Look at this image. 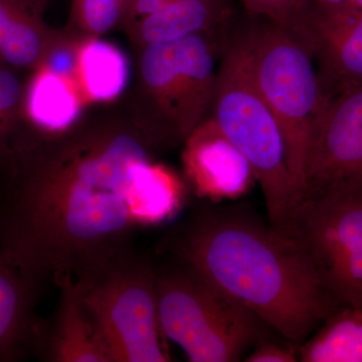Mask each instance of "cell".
<instances>
[{
    "label": "cell",
    "instance_id": "19",
    "mask_svg": "<svg viewBox=\"0 0 362 362\" xmlns=\"http://www.w3.org/2000/svg\"><path fill=\"white\" fill-rule=\"evenodd\" d=\"M132 0H71L64 30L78 39L101 37L122 28Z\"/></svg>",
    "mask_w": 362,
    "mask_h": 362
},
{
    "label": "cell",
    "instance_id": "12",
    "mask_svg": "<svg viewBox=\"0 0 362 362\" xmlns=\"http://www.w3.org/2000/svg\"><path fill=\"white\" fill-rule=\"evenodd\" d=\"M59 288V303L52 318L42 320L35 354L51 362H111L77 284L68 281Z\"/></svg>",
    "mask_w": 362,
    "mask_h": 362
},
{
    "label": "cell",
    "instance_id": "2",
    "mask_svg": "<svg viewBox=\"0 0 362 362\" xmlns=\"http://www.w3.org/2000/svg\"><path fill=\"white\" fill-rule=\"evenodd\" d=\"M161 249L296 345L342 307L301 249L247 204H199Z\"/></svg>",
    "mask_w": 362,
    "mask_h": 362
},
{
    "label": "cell",
    "instance_id": "8",
    "mask_svg": "<svg viewBox=\"0 0 362 362\" xmlns=\"http://www.w3.org/2000/svg\"><path fill=\"white\" fill-rule=\"evenodd\" d=\"M274 228L301 249L338 303L362 310V192L304 197Z\"/></svg>",
    "mask_w": 362,
    "mask_h": 362
},
{
    "label": "cell",
    "instance_id": "1",
    "mask_svg": "<svg viewBox=\"0 0 362 362\" xmlns=\"http://www.w3.org/2000/svg\"><path fill=\"white\" fill-rule=\"evenodd\" d=\"M158 150L134 114L82 118L51 136L21 132L4 169L0 247L58 287L129 254L136 230L185 204L180 176L154 161Z\"/></svg>",
    "mask_w": 362,
    "mask_h": 362
},
{
    "label": "cell",
    "instance_id": "10",
    "mask_svg": "<svg viewBox=\"0 0 362 362\" xmlns=\"http://www.w3.org/2000/svg\"><path fill=\"white\" fill-rule=\"evenodd\" d=\"M296 30L308 40L324 96L362 85V11L309 7Z\"/></svg>",
    "mask_w": 362,
    "mask_h": 362
},
{
    "label": "cell",
    "instance_id": "16",
    "mask_svg": "<svg viewBox=\"0 0 362 362\" xmlns=\"http://www.w3.org/2000/svg\"><path fill=\"white\" fill-rule=\"evenodd\" d=\"M37 0H0V65L32 71L42 62L58 30L45 21Z\"/></svg>",
    "mask_w": 362,
    "mask_h": 362
},
{
    "label": "cell",
    "instance_id": "9",
    "mask_svg": "<svg viewBox=\"0 0 362 362\" xmlns=\"http://www.w3.org/2000/svg\"><path fill=\"white\" fill-rule=\"evenodd\" d=\"M333 192H362V85L327 98L309 133L302 199Z\"/></svg>",
    "mask_w": 362,
    "mask_h": 362
},
{
    "label": "cell",
    "instance_id": "20",
    "mask_svg": "<svg viewBox=\"0 0 362 362\" xmlns=\"http://www.w3.org/2000/svg\"><path fill=\"white\" fill-rule=\"evenodd\" d=\"M250 16L295 28L310 7L309 0H237Z\"/></svg>",
    "mask_w": 362,
    "mask_h": 362
},
{
    "label": "cell",
    "instance_id": "18",
    "mask_svg": "<svg viewBox=\"0 0 362 362\" xmlns=\"http://www.w3.org/2000/svg\"><path fill=\"white\" fill-rule=\"evenodd\" d=\"M302 362H362V310L342 306L298 347Z\"/></svg>",
    "mask_w": 362,
    "mask_h": 362
},
{
    "label": "cell",
    "instance_id": "25",
    "mask_svg": "<svg viewBox=\"0 0 362 362\" xmlns=\"http://www.w3.org/2000/svg\"><path fill=\"white\" fill-rule=\"evenodd\" d=\"M346 7L352 11H362V0H349Z\"/></svg>",
    "mask_w": 362,
    "mask_h": 362
},
{
    "label": "cell",
    "instance_id": "23",
    "mask_svg": "<svg viewBox=\"0 0 362 362\" xmlns=\"http://www.w3.org/2000/svg\"><path fill=\"white\" fill-rule=\"evenodd\" d=\"M169 1L170 0H132L129 11L121 28L124 32H127L139 18L158 11Z\"/></svg>",
    "mask_w": 362,
    "mask_h": 362
},
{
    "label": "cell",
    "instance_id": "21",
    "mask_svg": "<svg viewBox=\"0 0 362 362\" xmlns=\"http://www.w3.org/2000/svg\"><path fill=\"white\" fill-rule=\"evenodd\" d=\"M81 39L74 37L64 28L58 30L47 47L40 65L65 77L76 78L78 47Z\"/></svg>",
    "mask_w": 362,
    "mask_h": 362
},
{
    "label": "cell",
    "instance_id": "13",
    "mask_svg": "<svg viewBox=\"0 0 362 362\" xmlns=\"http://www.w3.org/2000/svg\"><path fill=\"white\" fill-rule=\"evenodd\" d=\"M40 286L0 247V362L35 352L42 322L35 310Z\"/></svg>",
    "mask_w": 362,
    "mask_h": 362
},
{
    "label": "cell",
    "instance_id": "7",
    "mask_svg": "<svg viewBox=\"0 0 362 362\" xmlns=\"http://www.w3.org/2000/svg\"><path fill=\"white\" fill-rule=\"evenodd\" d=\"M75 283L111 362L171 361L159 321L152 263L132 251Z\"/></svg>",
    "mask_w": 362,
    "mask_h": 362
},
{
    "label": "cell",
    "instance_id": "6",
    "mask_svg": "<svg viewBox=\"0 0 362 362\" xmlns=\"http://www.w3.org/2000/svg\"><path fill=\"white\" fill-rule=\"evenodd\" d=\"M209 117L251 164L268 220L278 226L292 202L284 138L252 80L242 28H230L223 40Z\"/></svg>",
    "mask_w": 362,
    "mask_h": 362
},
{
    "label": "cell",
    "instance_id": "14",
    "mask_svg": "<svg viewBox=\"0 0 362 362\" xmlns=\"http://www.w3.org/2000/svg\"><path fill=\"white\" fill-rule=\"evenodd\" d=\"M86 107L77 81L39 65L25 82L21 132L51 136L70 129Z\"/></svg>",
    "mask_w": 362,
    "mask_h": 362
},
{
    "label": "cell",
    "instance_id": "15",
    "mask_svg": "<svg viewBox=\"0 0 362 362\" xmlns=\"http://www.w3.org/2000/svg\"><path fill=\"white\" fill-rule=\"evenodd\" d=\"M233 20L230 0H170L126 32L138 47L175 42L197 33H223Z\"/></svg>",
    "mask_w": 362,
    "mask_h": 362
},
{
    "label": "cell",
    "instance_id": "5",
    "mask_svg": "<svg viewBox=\"0 0 362 362\" xmlns=\"http://www.w3.org/2000/svg\"><path fill=\"white\" fill-rule=\"evenodd\" d=\"M156 268L162 333L192 362H235L272 328L192 268L173 259ZM274 331V330H273Z\"/></svg>",
    "mask_w": 362,
    "mask_h": 362
},
{
    "label": "cell",
    "instance_id": "17",
    "mask_svg": "<svg viewBox=\"0 0 362 362\" xmlns=\"http://www.w3.org/2000/svg\"><path fill=\"white\" fill-rule=\"evenodd\" d=\"M76 78L88 106L111 103L123 94L129 80V63L116 45L101 37L81 39Z\"/></svg>",
    "mask_w": 362,
    "mask_h": 362
},
{
    "label": "cell",
    "instance_id": "4",
    "mask_svg": "<svg viewBox=\"0 0 362 362\" xmlns=\"http://www.w3.org/2000/svg\"><path fill=\"white\" fill-rule=\"evenodd\" d=\"M252 18L255 23L242 28L247 65L284 138L291 207L303 197L309 133L327 98L319 80L313 49L301 33Z\"/></svg>",
    "mask_w": 362,
    "mask_h": 362
},
{
    "label": "cell",
    "instance_id": "3",
    "mask_svg": "<svg viewBox=\"0 0 362 362\" xmlns=\"http://www.w3.org/2000/svg\"><path fill=\"white\" fill-rule=\"evenodd\" d=\"M226 33H197L138 47L133 114L159 149L185 142L211 116Z\"/></svg>",
    "mask_w": 362,
    "mask_h": 362
},
{
    "label": "cell",
    "instance_id": "26",
    "mask_svg": "<svg viewBox=\"0 0 362 362\" xmlns=\"http://www.w3.org/2000/svg\"><path fill=\"white\" fill-rule=\"evenodd\" d=\"M37 1L40 2V4H42L45 7L47 6V4H49V0H37Z\"/></svg>",
    "mask_w": 362,
    "mask_h": 362
},
{
    "label": "cell",
    "instance_id": "11",
    "mask_svg": "<svg viewBox=\"0 0 362 362\" xmlns=\"http://www.w3.org/2000/svg\"><path fill=\"white\" fill-rule=\"evenodd\" d=\"M185 176L199 199L235 201L249 192L255 178L246 157L209 117L183 142Z\"/></svg>",
    "mask_w": 362,
    "mask_h": 362
},
{
    "label": "cell",
    "instance_id": "22",
    "mask_svg": "<svg viewBox=\"0 0 362 362\" xmlns=\"http://www.w3.org/2000/svg\"><path fill=\"white\" fill-rule=\"evenodd\" d=\"M299 345L289 341L279 343L270 338L254 347L252 354L245 359L247 362H296L299 361Z\"/></svg>",
    "mask_w": 362,
    "mask_h": 362
},
{
    "label": "cell",
    "instance_id": "24",
    "mask_svg": "<svg viewBox=\"0 0 362 362\" xmlns=\"http://www.w3.org/2000/svg\"><path fill=\"white\" fill-rule=\"evenodd\" d=\"M311 6L320 11H334L344 8L349 0H309Z\"/></svg>",
    "mask_w": 362,
    "mask_h": 362
}]
</instances>
